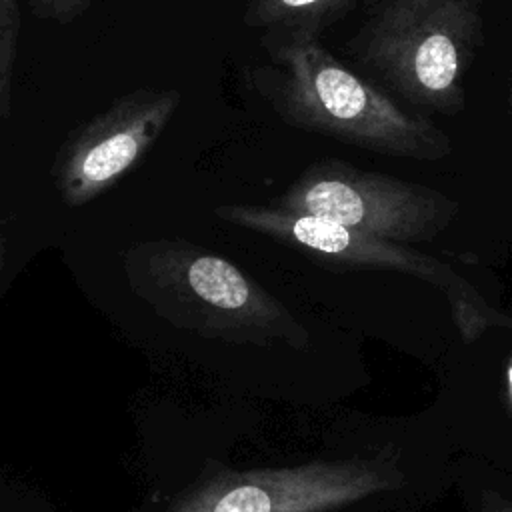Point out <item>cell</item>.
<instances>
[{
	"label": "cell",
	"mask_w": 512,
	"mask_h": 512,
	"mask_svg": "<svg viewBox=\"0 0 512 512\" xmlns=\"http://www.w3.org/2000/svg\"><path fill=\"white\" fill-rule=\"evenodd\" d=\"M270 204L400 244L436 238L460 212L458 200L436 188L340 158L312 162Z\"/></svg>",
	"instance_id": "cell-5"
},
{
	"label": "cell",
	"mask_w": 512,
	"mask_h": 512,
	"mask_svg": "<svg viewBox=\"0 0 512 512\" xmlns=\"http://www.w3.org/2000/svg\"><path fill=\"white\" fill-rule=\"evenodd\" d=\"M180 100L176 88H136L76 126L52 164L62 204L86 206L130 174L160 138Z\"/></svg>",
	"instance_id": "cell-7"
},
{
	"label": "cell",
	"mask_w": 512,
	"mask_h": 512,
	"mask_svg": "<svg viewBox=\"0 0 512 512\" xmlns=\"http://www.w3.org/2000/svg\"><path fill=\"white\" fill-rule=\"evenodd\" d=\"M506 104L512 108V64H510V72H508V86H506Z\"/></svg>",
	"instance_id": "cell-14"
},
{
	"label": "cell",
	"mask_w": 512,
	"mask_h": 512,
	"mask_svg": "<svg viewBox=\"0 0 512 512\" xmlns=\"http://www.w3.org/2000/svg\"><path fill=\"white\" fill-rule=\"evenodd\" d=\"M214 216L248 232L268 236L326 266L390 270L416 276L444 292L454 322L468 342L496 324L498 314L486 304L474 284L446 262L408 244L356 232L318 216L280 210L270 202L220 204L214 208Z\"/></svg>",
	"instance_id": "cell-4"
},
{
	"label": "cell",
	"mask_w": 512,
	"mask_h": 512,
	"mask_svg": "<svg viewBox=\"0 0 512 512\" xmlns=\"http://www.w3.org/2000/svg\"><path fill=\"white\" fill-rule=\"evenodd\" d=\"M506 392H508V400H510V408H512V360L508 364V372H506Z\"/></svg>",
	"instance_id": "cell-12"
},
{
	"label": "cell",
	"mask_w": 512,
	"mask_h": 512,
	"mask_svg": "<svg viewBox=\"0 0 512 512\" xmlns=\"http://www.w3.org/2000/svg\"><path fill=\"white\" fill-rule=\"evenodd\" d=\"M262 46L268 62L248 72L250 84L288 126L384 156L440 160L450 154L444 130L344 66L318 34L268 32Z\"/></svg>",
	"instance_id": "cell-1"
},
{
	"label": "cell",
	"mask_w": 512,
	"mask_h": 512,
	"mask_svg": "<svg viewBox=\"0 0 512 512\" xmlns=\"http://www.w3.org/2000/svg\"><path fill=\"white\" fill-rule=\"evenodd\" d=\"M364 0H246L242 22L268 32H322L362 6Z\"/></svg>",
	"instance_id": "cell-8"
},
{
	"label": "cell",
	"mask_w": 512,
	"mask_h": 512,
	"mask_svg": "<svg viewBox=\"0 0 512 512\" xmlns=\"http://www.w3.org/2000/svg\"><path fill=\"white\" fill-rule=\"evenodd\" d=\"M342 46L358 74L414 114H456L484 42L482 0H364Z\"/></svg>",
	"instance_id": "cell-2"
},
{
	"label": "cell",
	"mask_w": 512,
	"mask_h": 512,
	"mask_svg": "<svg viewBox=\"0 0 512 512\" xmlns=\"http://www.w3.org/2000/svg\"><path fill=\"white\" fill-rule=\"evenodd\" d=\"M482 512H512V502L496 494L494 490L482 492Z\"/></svg>",
	"instance_id": "cell-11"
},
{
	"label": "cell",
	"mask_w": 512,
	"mask_h": 512,
	"mask_svg": "<svg viewBox=\"0 0 512 512\" xmlns=\"http://www.w3.org/2000/svg\"><path fill=\"white\" fill-rule=\"evenodd\" d=\"M4 256H6V240H4V232L0 228V274L4 268Z\"/></svg>",
	"instance_id": "cell-13"
},
{
	"label": "cell",
	"mask_w": 512,
	"mask_h": 512,
	"mask_svg": "<svg viewBox=\"0 0 512 512\" xmlns=\"http://www.w3.org/2000/svg\"><path fill=\"white\" fill-rule=\"evenodd\" d=\"M20 36L18 0H0V122L12 112V84Z\"/></svg>",
	"instance_id": "cell-9"
},
{
	"label": "cell",
	"mask_w": 512,
	"mask_h": 512,
	"mask_svg": "<svg viewBox=\"0 0 512 512\" xmlns=\"http://www.w3.org/2000/svg\"><path fill=\"white\" fill-rule=\"evenodd\" d=\"M398 484L400 474L360 458L246 472L212 466L160 512H328Z\"/></svg>",
	"instance_id": "cell-6"
},
{
	"label": "cell",
	"mask_w": 512,
	"mask_h": 512,
	"mask_svg": "<svg viewBox=\"0 0 512 512\" xmlns=\"http://www.w3.org/2000/svg\"><path fill=\"white\" fill-rule=\"evenodd\" d=\"M120 262L132 294L176 328L236 344L308 342L304 326L278 298L204 246L140 240L122 250Z\"/></svg>",
	"instance_id": "cell-3"
},
{
	"label": "cell",
	"mask_w": 512,
	"mask_h": 512,
	"mask_svg": "<svg viewBox=\"0 0 512 512\" xmlns=\"http://www.w3.org/2000/svg\"><path fill=\"white\" fill-rule=\"evenodd\" d=\"M496 324H508V326H512V320H510V318H504V316H498Z\"/></svg>",
	"instance_id": "cell-15"
},
{
	"label": "cell",
	"mask_w": 512,
	"mask_h": 512,
	"mask_svg": "<svg viewBox=\"0 0 512 512\" xmlns=\"http://www.w3.org/2000/svg\"><path fill=\"white\" fill-rule=\"evenodd\" d=\"M90 2L92 0H26L34 16L56 24H72L88 10Z\"/></svg>",
	"instance_id": "cell-10"
}]
</instances>
